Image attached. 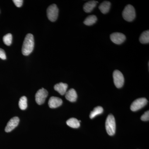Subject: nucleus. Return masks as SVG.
Instances as JSON below:
<instances>
[{"label":"nucleus","instance_id":"nucleus-1","mask_svg":"<svg viewBox=\"0 0 149 149\" xmlns=\"http://www.w3.org/2000/svg\"><path fill=\"white\" fill-rule=\"evenodd\" d=\"M34 38L33 35L28 34L26 35L23 42L22 52L24 56H28L32 52L34 47Z\"/></svg>","mask_w":149,"mask_h":149},{"label":"nucleus","instance_id":"nucleus-5","mask_svg":"<svg viewBox=\"0 0 149 149\" xmlns=\"http://www.w3.org/2000/svg\"><path fill=\"white\" fill-rule=\"evenodd\" d=\"M113 76L116 87L118 88H122L124 83V78L122 72L118 70H114Z\"/></svg>","mask_w":149,"mask_h":149},{"label":"nucleus","instance_id":"nucleus-20","mask_svg":"<svg viewBox=\"0 0 149 149\" xmlns=\"http://www.w3.org/2000/svg\"><path fill=\"white\" fill-rule=\"evenodd\" d=\"M12 35L11 34H8L5 35L3 37V41L6 45L7 46L10 45L12 42Z\"/></svg>","mask_w":149,"mask_h":149},{"label":"nucleus","instance_id":"nucleus-6","mask_svg":"<svg viewBox=\"0 0 149 149\" xmlns=\"http://www.w3.org/2000/svg\"><path fill=\"white\" fill-rule=\"evenodd\" d=\"M148 100L146 98H140L136 100L131 104L130 109L133 111H136L141 109L147 104Z\"/></svg>","mask_w":149,"mask_h":149},{"label":"nucleus","instance_id":"nucleus-2","mask_svg":"<svg viewBox=\"0 0 149 149\" xmlns=\"http://www.w3.org/2000/svg\"><path fill=\"white\" fill-rule=\"evenodd\" d=\"M106 129L107 133L110 136L114 135L115 133L116 125L115 119L112 114H109L107 117L105 123Z\"/></svg>","mask_w":149,"mask_h":149},{"label":"nucleus","instance_id":"nucleus-7","mask_svg":"<svg viewBox=\"0 0 149 149\" xmlns=\"http://www.w3.org/2000/svg\"><path fill=\"white\" fill-rule=\"evenodd\" d=\"M48 95V91L42 88L37 91L35 95V100L39 105H42L45 103Z\"/></svg>","mask_w":149,"mask_h":149},{"label":"nucleus","instance_id":"nucleus-18","mask_svg":"<svg viewBox=\"0 0 149 149\" xmlns=\"http://www.w3.org/2000/svg\"><path fill=\"white\" fill-rule=\"evenodd\" d=\"M103 109L102 107L98 106L94 108V110L91 112L90 113V117L91 119L94 118L98 115L102 114L103 112Z\"/></svg>","mask_w":149,"mask_h":149},{"label":"nucleus","instance_id":"nucleus-16","mask_svg":"<svg viewBox=\"0 0 149 149\" xmlns=\"http://www.w3.org/2000/svg\"><path fill=\"white\" fill-rule=\"evenodd\" d=\"M140 42L142 44H148L149 43V31H144L142 33L140 38H139Z\"/></svg>","mask_w":149,"mask_h":149},{"label":"nucleus","instance_id":"nucleus-17","mask_svg":"<svg viewBox=\"0 0 149 149\" xmlns=\"http://www.w3.org/2000/svg\"><path fill=\"white\" fill-rule=\"evenodd\" d=\"M97 17L95 15H91L88 16L84 20V23L88 26H91L96 23L97 21Z\"/></svg>","mask_w":149,"mask_h":149},{"label":"nucleus","instance_id":"nucleus-13","mask_svg":"<svg viewBox=\"0 0 149 149\" xmlns=\"http://www.w3.org/2000/svg\"><path fill=\"white\" fill-rule=\"evenodd\" d=\"M98 2L97 1H89L85 3L83 6V9L85 12L87 13H91L97 6Z\"/></svg>","mask_w":149,"mask_h":149},{"label":"nucleus","instance_id":"nucleus-21","mask_svg":"<svg viewBox=\"0 0 149 149\" xmlns=\"http://www.w3.org/2000/svg\"><path fill=\"white\" fill-rule=\"evenodd\" d=\"M141 120L143 121H148L149 120V111H146L141 117Z\"/></svg>","mask_w":149,"mask_h":149},{"label":"nucleus","instance_id":"nucleus-10","mask_svg":"<svg viewBox=\"0 0 149 149\" xmlns=\"http://www.w3.org/2000/svg\"><path fill=\"white\" fill-rule=\"evenodd\" d=\"M62 103V100L60 98L58 97H52L49 100L48 104L50 108L54 109L61 106Z\"/></svg>","mask_w":149,"mask_h":149},{"label":"nucleus","instance_id":"nucleus-9","mask_svg":"<svg viewBox=\"0 0 149 149\" xmlns=\"http://www.w3.org/2000/svg\"><path fill=\"white\" fill-rule=\"evenodd\" d=\"M19 119L18 117H14L11 118L7 124L5 130L7 133L10 132L18 125Z\"/></svg>","mask_w":149,"mask_h":149},{"label":"nucleus","instance_id":"nucleus-19","mask_svg":"<svg viewBox=\"0 0 149 149\" xmlns=\"http://www.w3.org/2000/svg\"><path fill=\"white\" fill-rule=\"evenodd\" d=\"M19 107L20 109L24 110L27 109V98L25 96H22L19 102Z\"/></svg>","mask_w":149,"mask_h":149},{"label":"nucleus","instance_id":"nucleus-14","mask_svg":"<svg viewBox=\"0 0 149 149\" xmlns=\"http://www.w3.org/2000/svg\"><path fill=\"white\" fill-rule=\"evenodd\" d=\"M110 7V2L108 1H105L100 5L99 8L102 13L106 14L109 11Z\"/></svg>","mask_w":149,"mask_h":149},{"label":"nucleus","instance_id":"nucleus-8","mask_svg":"<svg viewBox=\"0 0 149 149\" xmlns=\"http://www.w3.org/2000/svg\"><path fill=\"white\" fill-rule=\"evenodd\" d=\"M110 39L116 45H120L123 43L126 39L124 34L120 32H114L110 35Z\"/></svg>","mask_w":149,"mask_h":149},{"label":"nucleus","instance_id":"nucleus-23","mask_svg":"<svg viewBox=\"0 0 149 149\" xmlns=\"http://www.w3.org/2000/svg\"><path fill=\"white\" fill-rule=\"evenodd\" d=\"M0 58L3 60H5L6 58L5 52L1 48H0Z\"/></svg>","mask_w":149,"mask_h":149},{"label":"nucleus","instance_id":"nucleus-15","mask_svg":"<svg viewBox=\"0 0 149 149\" xmlns=\"http://www.w3.org/2000/svg\"><path fill=\"white\" fill-rule=\"evenodd\" d=\"M67 125L72 128H77L80 126L79 120L74 118H70L66 121Z\"/></svg>","mask_w":149,"mask_h":149},{"label":"nucleus","instance_id":"nucleus-12","mask_svg":"<svg viewBox=\"0 0 149 149\" xmlns=\"http://www.w3.org/2000/svg\"><path fill=\"white\" fill-rule=\"evenodd\" d=\"M65 98L70 102H75L77 97V93L74 89H70L65 93Z\"/></svg>","mask_w":149,"mask_h":149},{"label":"nucleus","instance_id":"nucleus-3","mask_svg":"<svg viewBox=\"0 0 149 149\" xmlns=\"http://www.w3.org/2000/svg\"><path fill=\"white\" fill-rule=\"evenodd\" d=\"M122 15L126 21H133L136 17V11L133 6L130 4L126 6L123 11Z\"/></svg>","mask_w":149,"mask_h":149},{"label":"nucleus","instance_id":"nucleus-4","mask_svg":"<svg viewBox=\"0 0 149 149\" xmlns=\"http://www.w3.org/2000/svg\"><path fill=\"white\" fill-rule=\"evenodd\" d=\"M47 16L52 22L56 21L58 17V9L56 4L51 5L47 9Z\"/></svg>","mask_w":149,"mask_h":149},{"label":"nucleus","instance_id":"nucleus-11","mask_svg":"<svg viewBox=\"0 0 149 149\" xmlns=\"http://www.w3.org/2000/svg\"><path fill=\"white\" fill-rule=\"evenodd\" d=\"M68 85L66 83H60L56 84L54 87V89L58 92L61 95H65L67 90Z\"/></svg>","mask_w":149,"mask_h":149},{"label":"nucleus","instance_id":"nucleus-22","mask_svg":"<svg viewBox=\"0 0 149 149\" xmlns=\"http://www.w3.org/2000/svg\"><path fill=\"white\" fill-rule=\"evenodd\" d=\"M13 2L17 7L19 8L22 6L23 1L22 0H13Z\"/></svg>","mask_w":149,"mask_h":149}]
</instances>
